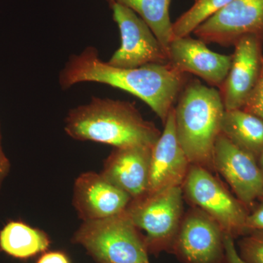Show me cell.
Masks as SVG:
<instances>
[{"label": "cell", "mask_w": 263, "mask_h": 263, "mask_svg": "<svg viewBox=\"0 0 263 263\" xmlns=\"http://www.w3.org/2000/svg\"><path fill=\"white\" fill-rule=\"evenodd\" d=\"M262 40L248 34L235 43L229 72L219 89L226 110L243 108L262 77Z\"/></svg>", "instance_id": "obj_11"}, {"label": "cell", "mask_w": 263, "mask_h": 263, "mask_svg": "<svg viewBox=\"0 0 263 263\" xmlns=\"http://www.w3.org/2000/svg\"><path fill=\"white\" fill-rule=\"evenodd\" d=\"M193 33L205 44L223 46L234 45L248 34L263 39V0H232Z\"/></svg>", "instance_id": "obj_9"}, {"label": "cell", "mask_w": 263, "mask_h": 263, "mask_svg": "<svg viewBox=\"0 0 263 263\" xmlns=\"http://www.w3.org/2000/svg\"><path fill=\"white\" fill-rule=\"evenodd\" d=\"M257 163H258L259 168L261 169L263 174V151L259 155L258 159H257Z\"/></svg>", "instance_id": "obj_26"}, {"label": "cell", "mask_w": 263, "mask_h": 263, "mask_svg": "<svg viewBox=\"0 0 263 263\" xmlns=\"http://www.w3.org/2000/svg\"><path fill=\"white\" fill-rule=\"evenodd\" d=\"M231 1L195 0V4L173 23L174 37H183L190 35L202 22Z\"/></svg>", "instance_id": "obj_19"}, {"label": "cell", "mask_w": 263, "mask_h": 263, "mask_svg": "<svg viewBox=\"0 0 263 263\" xmlns=\"http://www.w3.org/2000/svg\"><path fill=\"white\" fill-rule=\"evenodd\" d=\"M224 251H226V263H247L240 257L235 247L234 238L229 235L224 234Z\"/></svg>", "instance_id": "obj_23"}, {"label": "cell", "mask_w": 263, "mask_h": 263, "mask_svg": "<svg viewBox=\"0 0 263 263\" xmlns=\"http://www.w3.org/2000/svg\"><path fill=\"white\" fill-rule=\"evenodd\" d=\"M242 109L263 121V75Z\"/></svg>", "instance_id": "obj_21"}, {"label": "cell", "mask_w": 263, "mask_h": 263, "mask_svg": "<svg viewBox=\"0 0 263 263\" xmlns=\"http://www.w3.org/2000/svg\"><path fill=\"white\" fill-rule=\"evenodd\" d=\"M37 263H70V261L65 254L52 252L43 254Z\"/></svg>", "instance_id": "obj_24"}, {"label": "cell", "mask_w": 263, "mask_h": 263, "mask_svg": "<svg viewBox=\"0 0 263 263\" xmlns=\"http://www.w3.org/2000/svg\"><path fill=\"white\" fill-rule=\"evenodd\" d=\"M152 148H114L104 162L103 177L136 199L148 193Z\"/></svg>", "instance_id": "obj_15"}, {"label": "cell", "mask_w": 263, "mask_h": 263, "mask_svg": "<svg viewBox=\"0 0 263 263\" xmlns=\"http://www.w3.org/2000/svg\"><path fill=\"white\" fill-rule=\"evenodd\" d=\"M183 197L193 207L215 220L233 238L247 233L249 209L219 181L212 171L191 164L182 186Z\"/></svg>", "instance_id": "obj_6"}, {"label": "cell", "mask_w": 263, "mask_h": 263, "mask_svg": "<svg viewBox=\"0 0 263 263\" xmlns=\"http://www.w3.org/2000/svg\"><path fill=\"white\" fill-rule=\"evenodd\" d=\"M263 75V67H262V76Z\"/></svg>", "instance_id": "obj_27"}, {"label": "cell", "mask_w": 263, "mask_h": 263, "mask_svg": "<svg viewBox=\"0 0 263 263\" xmlns=\"http://www.w3.org/2000/svg\"><path fill=\"white\" fill-rule=\"evenodd\" d=\"M238 242V254L247 263H263V230H249Z\"/></svg>", "instance_id": "obj_20"}, {"label": "cell", "mask_w": 263, "mask_h": 263, "mask_svg": "<svg viewBox=\"0 0 263 263\" xmlns=\"http://www.w3.org/2000/svg\"><path fill=\"white\" fill-rule=\"evenodd\" d=\"M119 27L121 46L108 61L119 68H136L148 64L169 62L168 55L148 24L133 10L110 3Z\"/></svg>", "instance_id": "obj_7"}, {"label": "cell", "mask_w": 263, "mask_h": 263, "mask_svg": "<svg viewBox=\"0 0 263 263\" xmlns=\"http://www.w3.org/2000/svg\"><path fill=\"white\" fill-rule=\"evenodd\" d=\"M224 233L211 216L196 207L184 213L171 252L183 263L226 262Z\"/></svg>", "instance_id": "obj_8"}, {"label": "cell", "mask_w": 263, "mask_h": 263, "mask_svg": "<svg viewBox=\"0 0 263 263\" xmlns=\"http://www.w3.org/2000/svg\"><path fill=\"white\" fill-rule=\"evenodd\" d=\"M10 171V162L0 147V188Z\"/></svg>", "instance_id": "obj_25"}, {"label": "cell", "mask_w": 263, "mask_h": 263, "mask_svg": "<svg viewBox=\"0 0 263 263\" xmlns=\"http://www.w3.org/2000/svg\"><path fill=\"white\" fill-rule=\"evenodd\" d=\"M174 108L178 140L191 164L214 171L213 154L226 108L219 89L186 83Z\"/></svg>", "instance_id": "obj_3"}, {"label": "cell", "mask_w": 263, "mask_h": 263, "mask_svg": "<svg viewBox=\"0 0 263 263\" xmlns=\"http://www.w3.org/2000/svg\"><path fill=\"white\" fill-rule=\"evenodd\" d=\"M109 2H110V0H109Z\"/></svg>", "instance_id": "obj_28"}, {"label": "cell", "mask_w": 263, "mask_h": 263, "mask_svg": "<svg viewBox=\"0 0 263 263\" xmlns=\"http://www.w3.org/2000/svg\"><path fill=\"white\" fill-rule=\"evenodd\" d=\"M136 13L152 29L167 53L174 39L173 23L170 17L171 0H110Z\"/></svg>", "instance_id": "obj_18"}, {"label": "cell", "mask_w": 263, "mask_h": 263, "mask_svg": "<svg viewBox=\"0 0 263 263\" xmlns=\"http://www.w3.org/2000/svg\"><path fill=\"white\" fill-rule=\"evenodd\" d=\"M221 133L257 160L263 151V121L242 108L226 110Z\"/></svg>", "instance_id": "obj_16"}, {"label": "cell", "mask_w": 263, "mask_h": 263, "mask_svg": "<svg viewBox=\"0 0 263 263\" xmlns=\"http://www.w3.org/2000/svg\"><path fill=\"white\" fill-rule=\"evenodd\" d=\"M130 195L108 181L101 174L86 172L76 179L73 205L83 221L98 220L125 212Z\"/></svg>", "instance_id": "obj_12"}, {"label": "cell", "mask_w": 263, "mask_h": 263, "mask_svg": "<svg viewBox=\"0 0 263 263\" xmlns=\"http://www.w3.org/2000/svg\"><path fill=\"white\" fill-rule=\"evenodd\" d=\"M246 228L247 232L251 230H263V198L259 200L253 211L249 213Z\"/></svg>", "instance_id": "obj_22"}, {"label": "cell", "mask_w": 263, "mask_h": 263, "mask_svg": "<svg viewBox=\"0 0 263 263\" xmlns=\"http://www.w3.org/2000/svg\"><path fill=\"white\" fill-rule=\"evenodd\" d=\"M72 242L82 246L98 263H149L144 237L125 212L84 221Z\"/></svg>", "instance_id": "obj_4"}, {"label": "cell", "mask_w": 263, "mask_h": 263, "mask_svg": "<svg viewBox=\"0 0 263 263\" xmlns=\"http://www.w3.org/2000/svg\"><path fill=\"white\" fill-rule=\"evenodd\" d=\"M183 200L182 189L176 186L145 194L129 202L125 213L144 232L148 254L171 252L184 215Z\"/></svg>", "instance_id": "obj_5"}, {"label": "cell", "mask_w": 263, "mask_h": 263, "mask_svg": "<svg viewBox=\"0 0 263 263\" xmlns=\"http://www.w3.org/2000/svg\"><path fill=\"white\" fill-rule=\"evenodd\" d=\"M65 131L77 141H93L114 148H153L161 132L144 119L134 104L93 97L89 103L68 112Z\"/></svg>", "instance_id": "obj_2"}, {"label": "cell", "mask_w": 263, "mask_h": 263, "mask_svg": "<svg viewBox=\"0 0 263 263\" xmlns=\"http://www.w3.org/2000/svg\"><path fill=\"white\" fill-rule=\"evenodd\" d=\"M191 163L176 135L174 107L152 150L148 193L182 186Z\"/></svg>", "instance_id": "obj_13"}, {"label": "cell", "mask_w": 263, "mask_h": 263, "mask_svg": "<svg viewBox=\"0 0 263 263\" xmlns=\"http://www.w3.org/2000/svg\"><path fill=\"white\" fill-rule=\"evenodd\" d=\"M59 81L64 89L79 83L95 82L124 90L143 100L163 124L188 82L186 74L170 62L119 68L100 60L94 47L86 48L79 54L71 57Z\"/></svg>", "instance_id": "obj_1"}, {"label": "cell", "mask_w": 263, "mask_h": 263, "mask_svg": "<svg viewBox=\"0 0 263 263\" xmlns=\"http://www.w3.org/2000/svg\"><path fill=\"white\" fill-rule=\"evenodd\" d=\"M168 60L184 74L198 76L213 87L220 89L230 69L232 55L212 51L200 39L190 35L175 37L167 50Z\"/></svg>", "instance_id": "obj_14"}, {"label": "cell", "mask_w": 263, "mask_h": 263, "mask_svg": "<svg viewBox=\"0 0 263 263\" xmlns=\"http://www.w3.org/2000/svg\"><path fill=\"white\" fill-rule=\"evenodd\" d=\"M213 166L249 209L263 198V174L257 159L221 133L214 146Z\"/></svg>", "instance_id": "obj_10"}, {"label": "cell", "mask_w": 263, "mask_h": 263, "mask_svg": "<svg viewBox=\"0 0 263 263\" xmlns=\"http://www.w3.org/2000/svg\"><path fill=\"white\" fill-rule=\"evenodd\" d=\"M50 240L42 230L19 221H11L0 232V248L18 259H27L44 252Z\"/></svg>", "instance_id": "obj_17"}]
</instances>
